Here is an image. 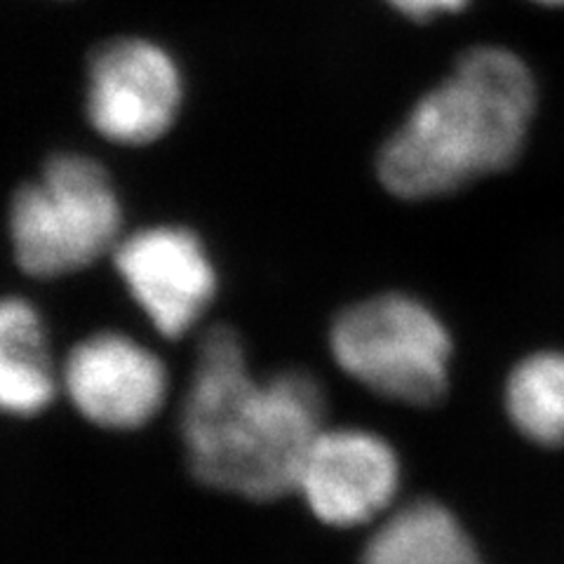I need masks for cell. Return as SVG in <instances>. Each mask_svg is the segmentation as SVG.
I'll use <instances>...</instances> for the list:
<instances>
[{
  "instance_id": "6da1fadb",
  "label": "cell",
  "mask_w": 564,
  "mask_h": 564,
  "mask_svg": "<svg viewBox=\"0 0 564 564\" xmlns=\"http://www.w3.org/2000/svg\"><path fill=\"white\" fill-rule=\"evenodd\" d=\"M323 416V388L311 375L292 369L259 381L238 334L207 329L182 410L188 466L203 485L250 501L285 497Z\"/></svg>"
},
{
  "instance_id": "7a4b0ae2",
  "label": "cell",
  "mask_w": 564,
  "mask_h": 564,
  "mask_svg": "<svg viewBox=\"0 0 564 564\" xmlns=\"http://www.w3.org/2000/svg\"><path fill=\"white\" fill-rule=\"evenodd\" d=\"M536 90L508 50L475 47L386 141L379 180L398 198L445 196L520 155Z\"/></svg>"
},
{
  "instance_id": "3957f363",
  "label": "cell",
  "mask_w": 564,
  "mask_h": 564,
  "mask_svg": "<svg viewBox=\"0 0 564 564\" xmlns=\"http://www.w3.org/2000/svg\"><path fill=\"white\" fill-rule=\"evenodd\" d=\"M120 224L109 174L85 155H55L10 205L14 259L35 278L87 269L118 245Z\"/></svg>"
},
{
  "instance_id": "277c9868",
  "label": "cell",
  "mask_w": 564,
  "mask_h": 564,
  "mask_svg": "<svg viewBox=\"0 0 564 564\" xmlns=\"http://www.w3.org/2000/svg\"><path fill=\"white\" fill-rule=\"evenodd\" d=\"M332 358L369 391L429 408L449 383L452 339L440 317L404 294H379L348 306L329 329Z\"/></svg>"
},
{
  "instance_id": "5b68a950",
  "label": "cell",
  "mask_w": 564,
  "mask_h": 564,
  "mask_svg": "<svg viewBox=\"0 0 564 564\" xmlns=\"http://www.w3.org/2000/svg\"><path fill=\"white\" fill-rule=\"evenodd\" d=\"M180 101V70L158 45L120 39L104 43L93 55L87 116L116 144L139 147L163 137Z\"/></svg>"
},
{
  "instance_id": "8992f818",
  "label": "cell",
  "mask_w": 564,
  "mask_h": 564,
  "mask_svg": "<svg viewBox=\"0 0 564 564\" xmlns=\"http://www.w3.org/2000/svg\"><path fill=\"white\" fill-rule=\"evenodd\" d=\"M400 462L377 433L323 429L311 443L296 489L327 527L348 529L379 518L395 499Z\"/></svg>"
},
{
  "instance_id": "52a82bcc",
  "label": "cell",
  "mask_w": 564,
  "mask_h": 564,
  "mask_svg": "<svg viewBox=\"0 0 564 564\" xmlns=\"http://www.w3.org/2000/svg\"><path fill=\"white\" fill-rule=\"evenodd\" d=\"M64 393L99 429L134 431L161 412L167 372L147 346L118 332H97L68 350Z\"/></svg>"
},
{
  "instance_id": "ba28073f",
  "label": "cell",
  "mask_w": 564,
  "mask_h": 564,
  "mask_svg": "<svg viewBox=\"0 0 564 564\" xmlns=\"http://www.w3.org/2000/svg\"><path fill=\"white\" fill-rule=\"evenodd\" d=\"M116 269L151 325L180 339L207 311L217 275L203 242L186 228L155 226L116 247Z\"/></svg>"
},
{
  "instance_id": "9c48e42d",
  "label": "cell",
  "mask_w": 564,
  "mask_h": 564,
  "mask_svg": "<svg viewBox=\"0 0 564 564\" xmlns=\"http://www.w3.org/2000/svg\"><path fill=\"white\" fill-rule=\"evenodd\" d=\"M360 564H482L478 549L443 503L421 499L388 516L365 543Z\"/></svg>"
},
{
  "instance_id": "30bf717a",
  "label": "cell",
  "mask_w": 564,
  "mask_h": 564,
  "mask_svg": "<svg viewBox=\"0 0 564 564\" xmlns=\"http://www.w3.org/2000/svg\"><path fill=\"white\" fill-rule=\"evenodd\" d=\"M39 311L10 296L0 308V404L8 414L35 416L57 395Z\"/></svg>"
},
{
  "instance_id": "8fae6325",
  "label": "cell",
  "mask_w": 564,
  "mask_h": 564,
  "mask_svg": "<svg viewBox=\"0 0 564 564\" xmlns=\"http://www.w3.org/2000/svg\"><path fill=\"white\" fill-rule=\"evenodd\" d=\"M506 412L532 443L564 445V352H536L510 372Z\"/></svg>"
},
{
  "instance_id": "7c38bea8",
  "label": "cell",
  "mask_w": 564,
  "mask_h": 564,
  "mask_svg": "<svg viewBox=\"0 0 564 564\" xmlns=\"http://www.w3.org/2000/svg\"><path fill=\"white\" fill-rule=\"evenodd\" d=\"M398 12L410 20H431L440 12H456L466 8L468 0H388Z\"/></svg>"
},
{
  "instance_id": "4fadbf2b",
  "label": "cell",
  "mask_w": 564,
  "mask_h": 564,
  "mask_svg": "<svg viewBox=\"0 0 564 564\" xmlns=\"http://www.w3.org/2000/svg\"><path fill=\"white\" fill-rule=\"evenodd\" d=\"M541 6H564V0H536Z\"/></svg>"
}]
</instances>
